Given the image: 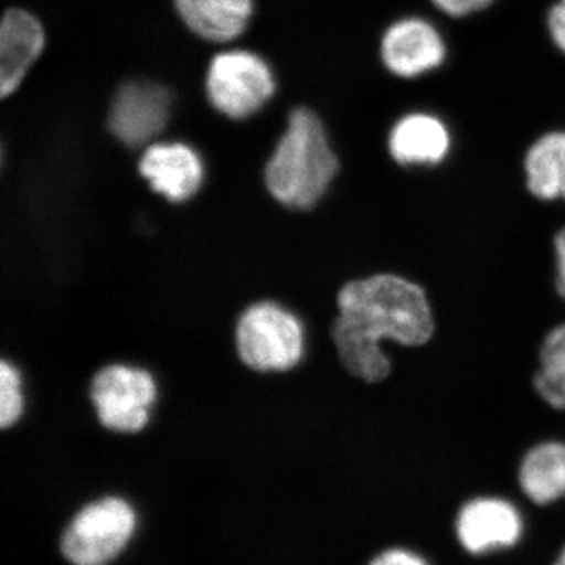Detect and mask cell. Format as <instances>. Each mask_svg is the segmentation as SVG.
<instances>
[{
	"label": "cell",
	"instance_id": "1",
	"mask_svg": "<svg viewBox=\"0 0 565 565\" xmlns=\"http://www.w3.org/2000/svg\"><path fill=\"white\" fill-rule=\"evenodd\" d=\"M329 337L341 367L364 384L390 374L382 341L422 345L433 338L434 319L424 291L396 275L345 281L337 292Z\"/></svg>",
	"mask_w": 565,
	"mask_h": 565
},
{
	"label": "cell",
	"instance_id": "2",
	"mask_svg": "<svg viewBox=\"0 0 565 565\" xmlns=\"http://www.w3.org/2000/svg\"><path fill=\"white\" fill-rule=\"evenodd\" d=\"M340 173V159L321 118L296 109L264 169V185L275 203L289 211H315Z\"/></svg>",
	"mask_w": 565,
	"mask_h": 565
},
{
	"label": "cell",
	"instance_id": "3",
	"mask_svg": "<svg viewBox=\"0 0 565 565\" xmlns=\"http://www.w3.org/2000/svg\"><path fill=\"white\" fill-rule=\"evenodd\" d=\"M234 345L241 362L253 373H289L303 362L307 330L302 319L285 305L256 300L237 318Z\"/></svg>",
	"mask_w": 565,
	"mask_h": 565
},
{
	"label": "cell",
	"instance_id": "4",
	"mask_svg": "<svg viewBox=\"0 0 565 565\" xmlns=\"http://www.w3.org/2000/svg\"><path fill=\"white\" fill-rule=\"evenodd\" d=\"M88 396L104 429L136 435L147 429L151 422L159 386L147 367L115 362L93 374Z\"/></svg>",
	"mask_w": 565,
	"mask_h": 565
},
{
	"label": "cell",
	"instance_id": "5",
	"mask_svg": "<svg viewBox=\"0 0 565 565\" xmlns=\"http://www.w3.org/2000/svg\"><path fill=\"white\" fill-rule=\"evenodd\" d=\"M136 511L120 497L84 505L63 535L62 550L74 565H106L120 555L136 530Z\"/></svg>",
	"mask_w": 565,
	"mask_h": 565
},
{
	"label": "cell",
	"instance_id": "6",
	"mask_svg": "<svg viewBox=\"0 0 565 565\" xmlns=\"http://www.w3.org/2000/svg\"><path fill=\"white\" fill-rule=\"evenodd\" d=\"M206 92L215 109L234 120H243L273 98L274 74L253 52H222L211 62Z\"/></svg>",
	"mask_w": 565,
	"mask_h": 565
},
{
	"label": "cell",
	"instance_id": "7",
	"mask_svg": "<svg viewBox=\"0 0 565 565\" xmlns=\"http://www.w3.org/2000/svg\"><path fill=\"white\" fill-rule=\"evenodd\" d=\"M379 58L390 76L415 81L445 65L448 44L433 21L407 14L390 22L382 32Z\"/></svg>",
	"mask_w": 565,
	"mask_h": 565
},
{
	"label": "cell",
	"instance_id": "8",
	"mask_svg": "<svg viewBox=\"0 0 565 565\" xmlns=\"http://www.w3.org/2000/svg\"><path fill=\"white\" fill-rule=\"evenodd\" d=\"M172 96L162 85L132 81L115 95L109 111V129L126 147L150 143L166 128Z\"/></svg>",
	"mask_w": 565,
	"mask_h": 565
},
{
	"label": "cell",
	"instance_id": "9",
	"mask_svg": "<svg viewBox=\"0 0 565 565\" xmlns=\"http://www.w3.org/2000/svg\"><path fill=\"white\" fill-rule=\"evenodd\" d=\"M139 173L148 189L170 204L192 202L204 184L202 158L184 143L151 145L141 154Z\"/></svg>",
	"mask_w": 565,
	"mask_h": 565
},
{
	"label": "cell",
	"instance_id": "10",
	"mask_svg": "<svg viewBox=\"0 0 565 565\" xmlns=\"http://www.w3.org/2000/svg\"><path fill=\"white\" fill-rule=\"evenodd\" d=\"M386 150L401 167L440 166L452 150V132L434 111H407L390 128Z\"/></svg>",
	"mask_w": 565,
	"mask_h": 565
},
{
	"label": "cell",
	"instance_id": "11",
	"mask_svg": "<svg viewBox=\"0 0 565 565\" xmlns=\"http://www.w3.org/2000/svg\"><path fill=\"white\" fill-rule=\"evenodd\" d=\"M457 537L473 555L508 548L516 544L523 531L519 511L500 498H478L465 504L456 523Z\"/></svg>",
	"mask_w": 565,
	"mask_h": 565
},
{
	"label": "cell",
	"instance_id": "12",
	"mask_svg": "<svg viewBox=\"0 0 565 565\" xmlns=\"http://www.w3.org/2000/svg\"><path fill=\"white\" fill-rule=\"evenodd\" d=\"M44 47L39 20L24 10H10L0 28V93L9 96L20 87Z\"/></svg>",
	"mask_w": 565,
	"mask_h": 565
},
{
	"label": "cell",
	"instance_id": "13",
	"mask_svg": "<svg viewBox=\"0 0 565 565\" xmlns=\"http://www.w3.org/2000/svg\"><path fill=\"white\" fill-rule=\"evenodd\" d=\"M526 188L544 202L565 200V129L541 134L523 158Z\"/></svg>",
	"mask_w": 565,
	"mask_h": 565
},
{
	"label": "cell",
	"instance_id": "14",
	"mask_svg": "<svg viewBox=\"0 0 565 565\" xmlns=\"http://www.w3.org/2000/svg\"><path fill=\"white\" fill-rule=\"evenodd\" d=\"M177 9L189 29L204 40L230 41L247 29L252 0H177Z\"/></svg>",
	"mask_w": 565,
	"mask_h": 565
},
{
	"label": "cell",
	"instance_id": "15",
	"mask_svg": "<svg viewBox=\"0 0 565 565\" xmlns=\"http://www.w3.org/2000/svg\"><path fill=\"white\" fill-rule=\"evenodd\" d=\"M520 486L535 504L552 503L565 494V444L535 446L520 467Z\"/></svg>",
	"mask_w": 565,
	"mask_h": 565
},
{
	"label": "cell",
	"instance_id": "16",
	"mask_svg": "<svg viewBox=\"0 0 565 565\" xmlns=\"http://www.w3.org/2000/svg\"><path fill=\"white\" fill-rule=\"evenodd\" d=\"M534 385L546 403L565 411V323L546 334Z\"/></svg>",
	"mask_w": 565,
	"mask_h": 565
},
{
	"label": "cell",
	"instance_id": "17",
	"mask_svg": "<svg viewBox=\"0 0 565 565\" xmlns=\"http://www.w3.org/2000/svg\"><path fill=\"white\" fill-rule=\"evenodd\" d=\"M28 408L24 377L20 367L10 360H0V430L10 429L21 422Z\"/></svg>",
	"mask_w": 565,
	"mask_h": 565
},
{
	"label": "cell",
	"instance_id": "18",
	"mask_svg": "<svg viewBox=\"0 0 565 565\" xmlns=\"http://www.w3.org/2000/svg\"><path fill=\"white\" fill-rule=\"evenodd\" d=\"M429 2L445 17L451 20H465L489 10L494 0H429Z\"/></svg>",
	"mask_w": 565,
	"mask_h": 565
},
{
	"label": "cell",
	"instance_id": "19",
	"mask_svg": "<svg viewBox=\"0 0 565 565\" xmlns=\"http://www.w3.org/2000/svg\"><path fill=\"white\" fill-rule=\"evenodd\" d=\"M545 28L553 46L565 57V0L552 3L546 11Z\"/></svg>",
	"mask_w": 565,
	"mask_h": 565
},
{
	"label": "cell",
	"instance_id": "20",
	"mask_svg": "<svg viewBox=\"0 0 565 565\" xmlns=\"http://www.w3.org/2000/svg\"><path fill=\"white\" fill-rule=\"evenodd\" d=\"M370 565H427L424 559L407 550H388L375 557Z\"/></svg>",
	"mask_w": 565,
	"mask_h": 565
},
{
	"label": "cell",
	"instance_id": "21",
	"mask_svg": "<svg viewBox=\"0 0 565 565\" xmlns=\"http://www.w3.org/2000/svg\"><path fill=\"white\" fill-rule=\"evenodd\" d=\"M555 247L557 256L556 288L559 296L565 300V228L556 234Z\"/></svg>",
	"mask_w": 565,
	"mask_h": 565
},
{
	"label": "cell",
	"instance_id": "22",
	"mask_svg": "<svg viewBox=\"0 0 565 565\" xmlns=\"http://www.w3.org/2000/svg\"><path fill=\"white\" fill-rule=\"evenodd\" d=\"M555 565H565V548L564 552L561 553V556L557 557Z\"/></svg>",
	"mask_w": 565,
	"mask_h": 565
}]
</instances>
